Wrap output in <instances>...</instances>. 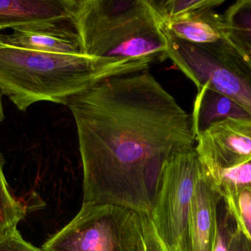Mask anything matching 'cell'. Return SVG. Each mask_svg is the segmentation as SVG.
I'll use <instances>...</instances> for the list:
<instances>
[{
    "mask_svg": "<svg viewBox=\"0 0 251 251\" xmlns=\"http://www.w3.org/2000/svg\"><path fill=\"white\" fill-rule=\"evenodd\" d=\"M84 203L151 215L167 161L196 147L191 116L148 71L104 80L68 102Z\"/></svg>",
    "mask_w": 251,
    "mask_h": 251,
    "instance_id": "6da1fadb",
    "label": "cell"
},
{
    "mask_svg": "<svg viewBox=\"0 0 251 251\" xmlns=\"http://www.w3.org/2000/svg\"><path fill=\"white\" fill-rule=\"evenodd\" d=\"M149 58L93 57L13 45L0 31V90L20 112L38 102L66 105L104 80L148 71Z\"/></svg>",
    "mask_w": 251,
    "mask_h": 251,
    "instance_id": "7a4b0ae2",
    "label": "cell"
},
{
    "mask_svg": "<svg viewBox=\"0 0 251 251\" xmlns=\"http://www.w3.org/2000/svg\"><path fill=\"white\" fill-rule=\"evenodd\" d=\"M162 29L168 58L198 88L207 86L218 91L251 114V62L238 47L226 36L212 44H193Z\"/></svg>",
    "mask_w": 251,
    "mask_h": 251,
    "instance_id": "3957f363",
    "label": "cell"
},
{
    "mask_svg": "<svg viewBox=\"0 0 251 251\" xmlns=\"http://www.w3.org/2000/svg\"><path fill=\"white\" fill-rule=\"evenodd\" d=\"M80 54L108 57L130 38L160 26L149 0H67Z\"/></svg>",
    "mask_w": 251,
    "mask_h": 251,
    "instance_id": "277c9868",
    "label": "cell"
},
{
    "mask_svg": "<svg viewBox=\"0 0 251 251\" xmlns=\"http://www.w3.org/2000/svg\"><path fill=\"white\" fill-rule=\"evenodd\" d=\"M41 251H146L143 215L105 203H82L77 215Z\"/></svg>",
    "mask_w": 251,
    "mask_h": 251,
    "instance_id": "5b68a950",
    "label": "cell"
},
{
    "mask_svg": "<svg viewBox=\"0 0 251 251\" xmlns=\"http://www.w3.org/2000/svg\"><path fill=\"white\" fill-rule=\"evenodd\" d=\"M201 170V164L195 148L174 155L164 166L150 216L158 237L169 251L187 248L190 208Z\"/></svg>",
    "mask_w": 251,
    "mask_h": 251,
    "instance_id": "8992f818",
    "label": "cell"
},
{
    "mask_svg": "<svg viewBox=\"0 0 251 251\" xmlns=\"http://www.w3.org/2000/svg\"><path fill=\"white\" fill-rule=\"evenodd\" d=\"M196 153L208 175L251 160V119H228L196 138Z\"/></svg>",
    "mask_w": 251,
    "mask_h": 251,
    "instance_id": "52a82bcc",
    "label": "cell"
},
{
    "mask_svg": "<svg viewBox=\"0 0 251 251\" xmlns=\"http://www.w3.org/2000/svg\"><path fill=\"white\" fill-rule=\"evenodd\" d=\"M220 195L201 166L195 188L187 231V251H213Z\"/></svg>",
    "mask_w": 251,
    "mask_h": 251,
    "instance_id": "ba28073f",
    "label": "cell"
},
{
    "mask_svg": "<svg viewBox=\"0 0 251 251\" xmlns=\"http://www.w3.org/2000/svg\"><path fill=\"white\" fill-rule=\"evenodd\" d=\"M68 23L29 24L12 28L11 33L2 35L13 45L35 51L79 54L77 35Z\"/></svg>",
    "mask_w": 251,
    "mask_h": 251,
    "instance_id": "9c48e42d",
    "label": "cell"
},
{
    "mask_svg": "<svg viewBox=\"0 0 251 251\" xmlns=\"http://www.w3.org/2000/svg\"><path fill=\"white\" fill-rule=\"evenodd\" d=\"M70 23L67 0H0V31L34 23Z\"/></svg>",
    "mask_w": 251,
    "mask_h": 251,
    "instance_id": "30bf717a",
    "label": "cell"
},
{
    "mask_svg": "<svg viewBox=\"0 0 251 251\" xmlns=\"http://www.w3.org/2000/svg\"><path fill=\"white\" fill-rule=\"evenodd\" d=\"M160 24L176 38L193 44H212L226 36L224 16L213 9L189 12Z\"/></svg>",
    "mask_w": 251,
    "mask_h": 251,
    "instance_id": "8fae6325",
    "label": "cell"
},
{
    "mask_svg": "<svg viewBox=\"0 0 251 251\" xmlns=\"http://www.w3.org/2000/svg\"><path fill=\"white\" fill-rule=\"evenodd\" d=\"M190 116L196 139L211 126L222 121L251 119V113L240 103L207 86L198 88Z\"/></svg>",
    "mask_w": 251,
    "mask_h": 251,
    "instance_id": "7c38bea8",
    "label": "cell"
},
{
    "mask_svg": "<svg viewBox=\"0 0 251 251\" xmlns=\"http://www.w3.org/2000/svg\"><path fill=\"white\" fill-rule=\"evenodd\" d=\"M226 36L245 52H251V0L236 1L223 14Z\"/></svg>",
    "mask_w": 251,
    "mask_h": 251,
    "instance_id": "4fadbf2b",
    "label": "cell"
},
{
    "mask_svg": "<svg viewBox=\"0 0 251 251\" xmlns=\"http://www.w3.org/2000/svg\"><path fill=\"white\" fill-rule=\"evenodd\" d=\"M4 158L0 153V241L17 228L26 216V206L9 187L3 172Z\"/></svg>",
    "mask_w": 251,
    "mask_h": 251,
    "instance_id": "5bb4252c",
    "label": "cell"
},
{
    "mask_svg": "<svg viewBox=\"0 0 251 251\" xmlns=\"http://www.w3.org/2000/svg\"><path fill=\"white\" fill-rule=\"evenodd\" d=\"M231 212L237 227L251 241V187L216 190Z\"/></svg>",
    "mask_w": 251,
    "mask_h": 251,
    "instance_id": "9a60e30c",
    "label": "cell"
},
{
    "mask_svg": "<svg viewBox=\"0 0 251 251\" xmlns=\"http://www.w3.org/2000/svg\"><path fill=\"white\" fill-rule=\"evenodd\" d=\"M149 1L160 23L189 12L214 9L226 2L225 0H149Z\"/></svg>",
    "mask_w": 251,
    "mask_h": 251,
    "instance_id": "2e32d148",
    "label": "cell"
},
{
    "mask_svg": "<svg viewBox=\"0 0 251 251\" xmlns=\"http://www.w3.org/2000/svg\"><path fill=\"white\" fill-rule=\"evenodd\" d=\"M209 176L215 190L223 187H251V160L230 169L218 171Z\"/></svg>",
    "mask_w": 251,
    "mask_h": 251,
    "instance_id": "e0dca14e",
    "label": "cell"
},
{
    "mask_svg": "<svg viewBox=\"0 0 251 251\" xmlns=\"http://www.w3.org/2000/svg\"><path fill=\"white\" fill-rule=\"evenodd\" d=\"M237 224L234 217L220 196L218 203V225L213 251H230L231 237Z\"/></svg>",
    "mask_w": 251,
    "mask_h": 251,
    "instance_id": "ac0fdd59",
    "label": "cell"
},
{
    "mask_svg": "<svg viewBox=\"0 0 251 251\" xmlns=\"http://www.w3.org/2000/svg\"><path fill=\"white\" fill-rule=\"evenodd\" d=\"M143 222L146 251H169L158 237L150 215H143ZM177 251H187V249L184 247H181Z\"/></svg>",
    "mask_w": 251,
    "mask_h": 251,
    "instance_id": "d6986e66",
    "label": "cell"
},
{
    "mask_svg": "<svg viewBox=\"0 0 251 251\" xmlns=\"http://www.w3.org/2000/svg\"><path fill=\"white\" fill-rule=\"evenodd\" d=\"M0 251H41L31 243L25 241L16 228L0 241Z\"/></svg>",
    "mask_w": 251,
    "mask_h": 251,
    "instance_id": "ffe728a7",
    "label": "cell"
},
{
    "mask_svg": "<svg viewBox=\"0 0 251 251\" xmlns=\"http://www.w3.org/2000/svg\"><path fill=\"white\" fill-rule=\"evenodd\" d=\"M230 251H251V241L236 227L231 237Z\"/></svg>",
    "mask_w": 251,
    "mask_h": 251,
    "instance_id": "44dd1931",
    "label": "cell"
},
{
    "mask_svg": "<svg viewBox=\"0 0 251 251\" xmlns=\"http://www.w3.org/2000/svg\"><path fill=\"white\" fill-rule=\"evenodd\" d=\"M2 93H1V90H0V124L3 122L4 118V109H3V105H2Z\"/></svg>",
    "mask_w": 251,
    "mask_h": 251,
    "instance_id": "7402d4cb",
    "label": "cell"
},
{
    "mask_svg": "<svg viewBox=\"0 0 251 251\" xmlns=\"http://www.w3.org/2000/svg\"><path fill=\"white\" fill-rule=\"evenodd\" d=\"M242 51H243V50H242ZM243 53H245V54L246 55V56H248V57H249V60H250L251 62V52H245V51H243Z\"/></svg>",
    "mask_w": 251,
    "mask_h": 251,
    "instance_id": "603a6c76",
    "label": "cell"
}]
</instances>
